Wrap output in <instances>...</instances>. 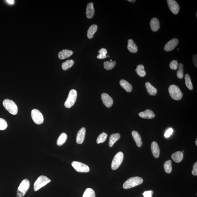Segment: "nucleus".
I'll return each mask as SVG.
<instances>
[{
	"label": "nucleus",
	"instance_id": "obj_32",
	"mask_svg": "<svg viewBox=\"0 0 197 197\" xmlns=\"http://www.w3.org/2000/svg\"><path fill=\"white\" fill-rule=\"evenodd\" d=\"M116 64V61H106L104 63V67L105 69L110 70L114 67Z\"/></svg>",
	"mask_w": 197,
	"mask_h": 197
},
{
	"label": "nucleus",
	"instance_id": "obj_16",
	"mask_svg": "<svg viewBox=\"0 0 197 197\" xmlns=\"http://www.w3.org/2000/svg\"><path fill=\"white\" fill-rule=\"evenodd\" d=\"M151 150L154 157L155 158L159 157L160 149L159 146L156 141H153L151 144Z\"/></svg>",
	"mask_w": 197,
	"mask_h": 197
},
{
	"label": "nucleus",
	"instance_id": "obj_43",
	"mask_svg": "<svg viewBox=\"0 0 197 197\" xmlns=\"http://www.w3.org/2000/svg\"><path fill=\"white\" fill-rule=\"evenodd\" d=\"M7 1V2L10 4H14V0H7V1Z\"/></svg>",
	"mask_w": 197,
	"mask_h": 197
},
{
	"label": "nucleus",
	"instance_id": "obj_27",
	"mask_svg": "<svg viewBox=\"0 0 197 197\" xmlns=\"http://www.w3.org/2000/svg\"><path fill=\"white\" fill-rule=\"evenodd\" d=\"M74 64V61L73 60H68L63 63L62 64V68L64 71H66L72 67Z\"/></svg>",
	"mask_w": 197,
	"mask_h": 197
},
{
	"label": "nucleus",
	"instance_id": "obj_21",
	"mask_svg": "<svg viewBox=\"0 0 197 197\" xmlns=\"http://www.w3.org/2000/svg\"><path fill=\"white\" fill-rule=\"evenodd\" d=\"M120 85L127 92L130 93L132 90L133 88L131 85L128 81L122 79L120 81Z\"/></svg>",
	"mask_w": 197,
	"mask_h": 197
},
{
	"label": "nucleus",
	"instance_id": "obj_31",
	"mask_svg": "<svg viewBox=\"0 0 197 197\" xmlns=\"http://www.w3.org/2000/svg\"><path fill=\"white\" fill-rule=\"evenodd\" d=\"M185 83L186 86L190 90H193V85L192 84L191 78L188 74H186L185 76Z\"/></svg>",
	"mask_w": 197,
	"mask_h": 197
},
{
	"label": "nucleus",
	"instance_id": "obj_5",
	"mask_svg": "<svg viewBox=\"0 0 197 197\" xmlns=\"http://www.w3.org/2000/svg\"><path fill=\"white\" fill-rule=\"evenodd\" d=\"M77 98V92L76 90L72 89L69 91V95L64 103V106L67 108H70L75 104Z\"/></svg>",
	"mask_w": 197,
	"mask_h": 197
},
{
	"label": "nucleus",
	"instance_id": "obj_26",
	"mask_svg": "<svg viewBox=\"0 0 197 197\" xmlns=\"http://www.w3.org/2000/svg\"><path fill=\"white\" fill-rule=\"evenodd\" d=\"M136 72L141 77H144L146 75V72L145 71L144 66L143 65L140 64L137 66L136 69Z\"/></svg>",
	"mask_w": 197,
	"mask_h": 197
},
{
	"label": "nucleus",
	"instance_id": "obj_14",
	"mask_svg": "<svg viewBox=\"0 0 197 197\" xmlns=\"http://www.w3.org/2000/svg\"><path fill=\"white\" fill-rule=\"evenodd\" d=\"M139 116L140 117L147 119H152L155 116L153 112L149 109H147L144 111L140 113Z\"/></svg>",
	"mask_w": 197,
	"mask_h": 197
},
{
	"label": "nucleus",
	"instance_id": "obj_17",
	"mask_svg": "<svg viewBox=\"0 0 197 197\" xmlns=\"http://www.w3.org/2000/svg\"><path fill=\"white\" fill-rule=\"evenodd\" d=\"M73 54V51L71 50H63L58 53V57L61 60L69 58Z\"/></svg>",
	"mask_w": 197,
	"mask_h": 197
},
{
	"label": "nucleus",
	"instance_id": "obj_28",
	"mask_svg": "<svg viewBox=\"0 0 197 197\" xmlns=\"http://www.w3.org/2000/svg\"><path fill=\"white\" fill-rule=\"evenodd\" d=\"M67 138V136L66 133L61 134L57 141V144L58 146H61L66 142Z\"/></svg>",
	"mask_w": 197,
	"mask_h": 197
},
{
	"label": "nucleus",
	"instance_id": "obj_35",
	"mask_svg": "<svg viewBox=\"0 0 197 197\" xmlns=\"http://www.w3.org/2000/svg\"><path fill=\"white\" fill-rule=\"evenodd\" d=\"M8 126L7 122L6 120L0 118V130L3 131L7 128Z\"/></svg>",
	"mask_w": 197,
	"mask_h": 197
},
{
	"label": "nucleus",
	"instance_id": "obj_9",
	"mask_svg": "<svg viewBox=\"0 0 197 197\" xmlns=\"http://www.w3.org/2000/svg\"><path fill=\"white\" fill-rule=\"evenodd\" d=\"M72 165L76 171L78 172L87 173L90 171V168L87 165L78 161H73Z\"/></svg>",
	"mask_w": 197,
	"mask_h": 197
},
{
	"label": "nucleus",
	"instance_id": "obj_36",
	"mask_svg": "<svg viewBox=\"0 0 197 197\" xmlns=\"http://www.w3.org/2000/svg\"><path fill=\"white\" fill-rule=\"evenodd\" d=\"M178 62L176 60H173L170 63L169 66L171 69L173 70H176L178 67Z\"/></svg>",
	"mask_w": 197,
	"mask_h": 197
},
{
	"label": "nucleus",
	"instance_id": "obj_38",
	"mask_svg": "<svg viewBox=\"0 0 197 197\" xmlns=\"http://www.w3.org/2000/svg\"><path fill=\"white\" fill-rule=\"evenodd\" d=\"M173 129L172 128H170L166 131L164 135L165 137L166 138H168L172 134L173 132Z\"/></svg>",
	"mask_w": 197,
	"mask_h": 197
},
{
	"label": "nucleus",
	"instance_id": "obj_23",
	"mask_svg": "<svg viewBox=\"0 0 197 197\" xmlns=\"http://www.w3.org/2000/svg\"><path fill=\"white\" fill-rule=\"evenodd\" d=\"M145 87L150 96H154L157 94V90L148 82L145 83Z\"/></svg>",
	"mask_w": 197,
	"mask_h": 197
},
{
	"label": "nucleus",
	"instance_id": "obj_24",
	"mask_svg": "<svg viewBox=\"0 0 197 197\" xmlns=\"http://www.w3.org/2000/svg\"><path fill=\"white\" fill-rule=\"evenodd\" d=\"M121 137V136L119 133L113 134L110 136L109 141V146L110 147H112L114 143L118 141Z\"/></svg>",
	"mask_w": 197,
	"mask_h": 197
},
{
	"label": "nucleus",
	"instance_id": "obj_39",
	"mask_svg": "<svg viewBox=\"0 0 197 197\" xmlns=\"http://www.w3.org/2000/svg\"><path fill=\"white\" fill-rule=\"evenodd\" d=\"M152 193L153 191H145L143 195L144 197H151Z\"/></svg>",
	"mask_w": 197,
	"mask_h": 197
},
{
	"label": "nucleus",
	"instance_id": "obj_42",
	"mask_svg": "<svg viewBox=\"0 0 197 197\" xmlns=\"http://www.w3.org/2000/svg\"><path fill=\"white\" fill-rule=\"evenodd\" d=\"M106 56H104V55L101 54H99L97 56V58L99 59H104V58H106Z\"/></svg>",
	"mask_w": 197,
	"mask_h": 197
},
{
	"label": "nucleus",
	"instance_id": "obj_11",
	"mask_svg": "<svg viewBox=\"0 0 197 197\" xmlns=\"http://www.w3.org/2000/svg\"><path fill=\"white\" fill-rule=\"evenodd\" d=\"M179 41L177 38H173L167 43L165 45L164 49L165 51H172L178 46Z\"/></svg>",
	"mask_w": 197,
	"mask_h": 197
},
{
	"label": "nucleus",
	"instance_id": "obj_33",
	"mask_svg": "<svg viewBox=\"0 0 197 197\" xmlns=\"http://www.w3.org/2000/svg\"><path fill=\"white\" fill-rule=\"evenodd\" d=\"M107 137V134L106 133L103 132L101 133L98 137L96 140L97 143L99 144L100 143H104L106 141Z\"/></svg>",
	"mask_w": 197,
	"mask_h": 197
},
{
	"label": "nucleus",
	"instance_id": "obj_3",
	"mask_svg": "<svg viewBox=\"0 0 197 197\" xmlns=\"http://www.w3.org/2000/svg\"><path fill=\"white\" fill-rule=\"evenodd\" d=\"M3 104L5 109L12 115H16L18 113L17 105L12 100L6 99L3 101Z\"/></svg>",
	"mask_w": 197,
	"mask_h": 197
},
{
	"label": "nucleus",
	"instance_id": "obj_4",
	"mask_svg": "<svg viewBox=\"0 0 197 197\" xmlns=\"http://www.w3.org/2000/svg\"><path fill=\"white\" fill-rule=\"evenodd\" d=\"M51 181V180L45 176H41L38 177L37 179L35 182L34 190L35 191H38Z\"/></svg>",
	"mask_w": 197,
	"mask_h": 197
},
{
	"label": "nucleus",
	"instance_id": "obj_48",
	"mask_svg": "<svg viewBox=\"0 0 197 197\" xmlns=\"http://www.w3.org/2000/svg\"><path fill=\"white\" fill-rule=\"evenodd\" d=\"M107 57H109L110 56H108Z\"/></svg>",
	"mask_w": 197,
	"mask_h": 197
},
{
	"label": "nucleus",
	"instance_id": "obj_37",
	"mask_svg": "<svg viewBox=\"0 0 197 197\" xmlns=\"http://www.w3.org/2000/svg\"><path fill=\"white\" fill-rule=\"evenodd\" d=\"M192 174L193 176H196L197 175V162L193 165V171L192 172Z\"/></svg>",
	"mask_w": 197,
	"mask_h": 197
},
{
	"label": "nucleus",
	"instance_id": "obj_47",
	"mask_svg": "<svg viewBox=\"0 0 197 197\" xmlns=\"http://www.w3.org/2000/svg\"><path fill=\"white\" fill-rule=\"evenodd\" d=\"M196 18H197V13H196Z\"/></svg>",
	"mask_w": 197,
	"mask_h": 197
},
{
	"label": "nucleus",
	"instance_id": "obj_7",
	"mask_svg": "<svg viewBox=\"0 0 197 197\" xmlns=\"http://www.w3.org/2000/svg\"><path fill=\"white\" fill-rule=\"evenodd\" d=\"M124 155L122 152L120 151L115 155L111 163V168L113 170H116L119 167L122 163Z\"/></svg>",
	"mask_w": 197,
	"mask_h": 197
},
{
	"label": "nucleus",
	"instance_id": "obj_20",
	"mask_svg": "<svg viewBox=\"0 0 197 197\" xmlns=\"http://www.w3.org/2000/svg\"><path fill=\"white\" fill-rule=\"evenodd\" d=\"M184 157L183 152L181 151H178L172 155V159L176 163H179L183 160Z\"/></svg>",
	"mask_w": 197,
	"mask_h": 197
},
{
	"label": "nucleus",
	"instance_id": "obj_15",
	"mask_svg": "<svg viewBox=\"0 0 197 197\" xmlns=\"http://www.w3.org/2000/svg\"><path fill=\"white\" fill-rule=\"evenodd\" d=\"M95 14V10L93 7V2L88 3L87 6L86 15L88 19H91L93 17Z\"/></svg>",
	"mask_w": 197,
	"mask_h": 197
},
{
	"label": "nucleus",
	"instance_id": "obj_1",
	"mask_svg": "<svg viewBox=\"0 0 197 197\" xmlns=\"http://www.w3.org/2000/svg\"><path fill=\"white\" fill-rule=\"evenodd\" d=\"M143 182V180L140 177H132L125 182L123 187L125 189H128L140 185Z\"/></svg>",
	"mask_w": 197,
	"mask_h": 197
},
{
	"label": "nucleus",
	"instance_id": "obj_12",
	"mask_svg": "<svg viewBox=\"0 0 197 197\" xmlns=\"http://www.w3.org/2000/svg\"><path fill=\"white\" fill-rule=\"evenodd\" d=\"M101 99L103 104L107 107L110 108L112 106L113 100L108 94L106 93H103L101 95Z\"/></svg>",
	"mask_w": 197,
	"mask_h": 197
},
{
	"label": "nucleus",
	"instance_id": "obj_45",
	"mask_svg": "<svg viewBox=\"0 0 197 197\" xmlns=\"http://www.w3.org/2000/svg\"><path fill=\"white\" fill-rule=\"evenodd\" d=\"M195 143H196V145H197V139H196V141H195Z\"/></svg>",
	"mask_w": 197,
	"mask_h": 197
},
{
	"label": "nucleus",
	"instance_id": "obj_41",
	"mask_svg": "<svg viewBox=\"0 0 197 197\" xmlns=\"http://www.w3.org/2000/svg\"><path fill=\"white\" fill-rule=\"evenodd\" d=\"M193 63H194L195 66L197 67V54L193 55Z\"/></svg>",
	"mask_w": 197,
	"mask_h": 197
},
{
	"label": "nucleus",
	"instance_id": "obj_40",
	"mask_svg": "<svg viewBox=\"0 0 197 197\" xmlns=\"http://www.w3.org/2000/svg\"><path fill=\"white\" fill-rule=\"evenodd\" d=\"M99 53V54H102L104 56H106V54H107V51L106 49L104 48H101V49H100L98 51Z\"/></svg>",
	"mask_w": 197,
	"mask_h": 197
},
{
	"label": "nucleus",
	"instance_id": "obj_6",
	"mask_svg": "<svg viewBox=\"0 0 197 197\" xmlns=\"http://www.w3.org/2000/svg\"><path fill=\"white\" fill-rule=\"evenodd\" d=\"M30 187V182L27 179L23 180L18 188L16 196L22 197L26 194Z\"/></svg>",
	"mask_w": 197,
	"mask_h": 197
},
{
	"label": "nucleus",
	"instance_id": "obj_46",
	"mask_svg": "<svg viewBox=\"0 0 197 197\" xmlns=\"http://www.w3.org/2000/svg\"><path fill=\"white\" fill-rule=\"evenodd\" d=\"M112 60H110V62H112Z\"/></svg>",
	"mask_w": 197,
	"mask_h": 197
},
{
	"label": "nucleus",
	"instance_id": "obj_25",
	"mask_svg": "<svg viewBox=\"0 0 197 197\" xmlns=\"http://www.w3.org/2000/svg\"><path fill=\"white\" fill-rule=\"evenodd\" d=\"M98 29V26L96 25H93L90 27L87 31V37L89 39H91L93 37L95 33Z\"/></svg>",
	"mask_w": 197,
	"mask_h": 197
},
{
	"label": "nucleus",
	"instance_id": "obj_22",
	"mask_svg": "<svg viewBox=\"0 0 197 197\" xmlns=\"http://www.w3.org/2000/svg\"><path fill=\"white\" fill-rule=\"evenodd\" d=\"M128 49L130 52L136 53L138 51V47L133 40L129 39L128 41Z\"/></svg>",
	"mask_w": 197,
	"mask_h": 197
},
{
	"label": "nucleus",
	"instance_id": "obj_2",
	"mask_svg": "<svg viewBox=\"0 0 197 197\" xmlns=\"http://www.w3.org/2000/svg\"><path fill=\"white\" fill-rule=\"evenodd\" d=\"M169 93L172 98L175 100H180L182 98V93L178 87L176 85H171L168 88Z\"/></svg>",
	"mask_w": 197,
	"mask_h": 197
},
{
	"label": "nucleus",
	"instance_id": "obj_34",
	"mask_svg": "<svg viewBox=\"0 0 197 197\" xmlns=\"http://www.w3.org/2000/svg\"><path fill=\"white\" fill-rule=\"evenodd\" d=\"M178 67L179 69H178V72H177V76L178 78L181 79V78H183L184 76V66L181 63H180V64H178Z\"/></svg>",
	"mask_w": 197,
	"mask_h": 197
},
{
	"label": "nucleus",
	"instance_id": "obj_44",
	"mask_svg": "<svg viewBox=\"0 0 197 197\" xmlns=\"http://www.w3.org/2000/svg\"><path fill=\"white\" fill-rule=\"evenodd\" d=\"M128 1H129V2H133V1H134L135 2L136 1H133V0H131H131H128Z\"/></svg>",
	"mask_w": 197,
	"mask_h": 197
},
{
	"label": "nucleus",
	"instance_id": "obj_10",
	"mask_svg": "<svg viewBox=\"0 0 197 197\" xmlns=\"http://www.w3.org/2000/svg\"><path fill=\"white\" fill-rule=\"evenodd\" d=\"M167 2L172 12L175 15L178 14L180 10V6L178 3L174 0H167Z\"/></svg>",
	"mask_w": 197,
	"mask_h": 197
},
{
	"label": "nucleus",
	"instance_id": "obj_49",
	"mask_svg": "<svg viewBox=\"0 0 197 197\" xmlns=\"http://www.w3.org/2000/svg\"><path fill=\"white\" fill-rule=\"evenodd\" d=\"M183 152H184V151H183Z\"/></svg>",
	"mask_w": 197,
	"mask_h": 197
},
{
	"label": "nucleus",
	"instance_id": "obj_18",
	"mask_svg": "<svg viewBox=\"0 0 197 197\" xmlns=\"http://www.w3.org/2000/svg\"><path fill=\"white\" fill-rule=\"evenodd\" d=\"M150 26L153 31L156 32L160 29V22L157 18H154L151 20L150 22Z\"/></svg>",
	"mask_w": 197,
	"mask_h": 197
},
{
	"label": "nucleus",
	"instance_id": "obj_8",
	"mask_svg": "<svg viewBox=\"0 0 197 197\" xmlns=\"http://www.w3.org/2000/svg\"><path fill=\"white\" fill-rule=\"evenodd\" d=\"M31 116L33 121L37 124L40 125L44 122V118L42 113L37 109H33L31 111Z\"/></svg>",
	"mask_w": 197,
	"mask_h": 197
},
{
	"label": "nucleus",
	"instance_id": "obj_19",
	"mask_svg": "<svg viewBox=\"0 0 197 197\" xmlns=\"http://www.w3.org/2000/svg\"><path fill=\"white\" fill-rule=\"evenodd\" d=\"M131 134L137 146L138 147H141L142 145L143 142L142 141L141 137L139 134L136 131H133L132 132Z\"/></svg>",
	"mask_w": 197,
	"mask_h": 197
},
{
	"label": "nucleus",
	"instance_id": "obj_13",
	"mask_svg": "<svg viewBox=\"0 0 197 197\" xmlns=\"http://www.w3.org/2000/svg\"><path fill=\"white\" fill-rule=\"evenodd\" d=\"M86 129L84 128H82L78 131L77 134L76 141L78 144H82L84 141Z\"/></svg>",
	"mask_w": 197,
	"mask_h": 197
},
{
	"label": "nucleus",
	"instance_id": "obj_50",
	"mask_svg": "<svg viewBox=\"0 0 197 197\" xmlns=\"http://www.w3.org/2000/svg\"><path fill=\"white\" fill-rule=\"evenodd\" d=\"M178 51H179V49H178Z\"/></svg>",
	"mask_w": 197,
	"mask_h": 197
},
{
	"label": "nucleus",
	"instance_id": "obj_29",
	"mask_svg": "<svg viewBox=\"0 0 197 197\" xmlns=\"http://www.w3.org/2000/svg\"><path fill=\"white\" fill-rule=\"evenodd\" d=\"M172 161L171 160H169L165 163L164 165H163V167H164L165 172L166 173H171L172 169Z\"/></svg>",
	"mask_w": 197,
	"mask_h": 197
},
{
	"label": "nucleus",
	"instance_id": "obj_30",
	"mask_svg": "<svg viewBox=\"0 0 197 197\" xmlns=\"http://www.w3.org/2000/svg\"><path fill=\"white\" fill-rule=\"evenodd\" d=\"M82 197H96V193L92 189L87 188L83 193Z\"/></svg>",
	"mask_w": 197,
	"mask_h": 197
}]
</instances>
